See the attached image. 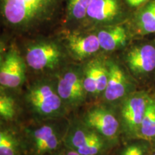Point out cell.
<instances>
[{
  "mask_svg": "<svg viewBox=\"0 0 155 155\" xmlns=\"http://www.w3.org/2000/svg\"><path fill=\"white\" fill-rule=\"evenodd\" d=\"M108 76L107 86L104 96L107 101L114 102L120 100L127 94L129 81L122 68L113 61H107Z\"/></svg>",
  "mask_w": 155,
  "mask_h": 155,
  "instance_id": "5bb4252c",
  "label": "cell"
},
{
  "mask_svg": "<svg viewBox=\"0 0 155 155\" xmlns=\"http://www.w3.org/2000/svg\"><path fill=\"white\" fill-rule=\"evenodd\" d=\"M25 101L31 113L45 121L61 119L67 113L56 81L50 79H39L31 83L25 94Z\"/></svg>",
  "mask_w": 155,
  "mask_h": 155,
  "instance_id": "7a4b0ae2",
  "label": "cell"
},
{
  "mask_svg": "<svg viewBox=\"0 0 155 155\" xmlns=\"http://www.w3.org/2000/svg\"><path fill=\"white\" fill-rule=\"evenodd\" d=\"M25 149V144L17 134L0 128V155H22Z\"/></svg>",
  "mask_w": 155,
  "mask_h": 155,
  "instance_id": "e0dca14e",
  "label": "cell"
},
{
  "mask_svg": "<svg viewBox=\"0 0 155 155\" xmlns=\"http://www.w3.org/2000/svg\"><path fill=\"white\" fill-rule=\"evenodd\" d=\"M20 107L16 98L6 93H0V121H12L18 118Z\"/></svg>",
  "mask_w": 155,
  "mask_h": 155,
  "instance_id": "d6986e66",
  "label": "cell"
},
{
  "mask_svg": "<svg viewBox=\"0 0 155 155\" xmlns=\"http://www.w3.org/2000/svg\"><path fill=\"white\" fill-rule=\"evenodd\" d=\"M52 121L27 131L28 145L32 155H48L63 146L67 129L63 130L61 126Z\"/></svg>",
  "mask_w": 155,
  "mask_h": 155,
  "instance_id": "277c9868",
  "label": "cell"
},
{
  "mask_svg": "<svg viewBox=\"0 0 155 155\" xmlns=\"http://www.w3.org/2000/svg\"><path fill=\"white\" fill-rule=\"evenodd\" d=\"M26 62L15 46L6 53L0 67V86L16 89L22 86L26 78Z\"/></svg>",
  "mask_w": 155,
  "mask_h": 155,
  "instance_id": "9c48e42d",
  "label": "cell"
},
{
  "mask_svg": "<svg viewBox=\"0 0 155 155\" xmlns=\"http://www.w3.org/2000/svg\"><path fill=\"white\" fill-rule=\"evenodd\" d=\"M147 147L142 143H133L126 146L119 155H147Z\"/></svg>",
  "mask_w": 155,
  "mask_h": 155,
  "instance_id": "44dd1931",
  "label": "cell"
},
{
  "mask_svg": "<svg viewBox=\"0 0 155 155\" xmlns=\"http://www.w3.org/2000/svg\"><path fill=\"white\" fill-rule=\"evenodd\" d=\"M7 50H8L7 49V45H6L5 42L3 40H0V67L5 60Z\"/></svg>",
  "mask_w": 155,
  "mask_h": 155,
  "instance_id": "cb8c5ba5",
  "label": "cell"
},
{
  "mask_svg": "<svg viewBox=\"0 0 155 155\" xmlns=\"http://www.w3.org/2000/svg\"><path fill=\"white\" fill-rule=\"evenodd\" d=\"M134 25L141 35L155 34V0L148 2L136 15Z\"/></svg>",
  "mask_w": 155,
  "mask_h": 155,
  "instance_id": "2e32d148",
  "label": "cell"
},
{
  "mask_svg": "<svg viewBox=\"0 0 155 155\" xmlns=\"http://www.w3.org/2000/svg\"><path fill=\"white\" fill-rule=\"evenodd\" d=\"M126 61L136 75H145L155 69V46L151 44L136 45L128 51Z\"/></svg>",
  "mask_w": 155,
  "mask_h": 155,
  "instance_id": "7c38bea8",
  "label": "cell"
},
{
  "mask_svg": "<svg viewBox=\"0 0 155 155\" xmlns=\"http://www.w3.org/2000/svg\"><path fill=\"white\" fill-rule=\"evenodd\" d=\"M123 15L121 0H91L86 17L95 24L111 25L121 20Z\"/></svg>",
  "mask_w": 155,
  "mask_h": 155,
  "instance_id": "30bf717a",
  "label": "cell"
},
{
  "mask_svg": "<svg viewBox=\"0 0 155 155\" xmlns=\"http://www.w3.org/2000/svg\"><path fill=\"white\" fill-rule=\"evenodd\" d=\"M125 1L129 7H132V8H138L141 6L144 5L150 0H125Z\"/></svg>",
  "mask_w": 155,
  "mask_h": 155,
  "instance_id": "603a6c76",
  "label": "cell"
},
{
  "mask_svg": "<svg viewBox=\"0 0 155 155\" xmlns=\"http://www.w3.org/2000/svg\"><path fill=\"white\" fill-rule=\"evenodd\" d=\"M63 59L61 48L52 40H41L30 45L26 50L25 58L27 65L38 72L58 68Z\"/></svg>",
  "mask_w": 155,
  "mask_h": 155,
  "instance_id": "5b68a950",
  "label": "cell"
},
{
  "mask_svg": "<svg viewBox=\"0 0 155 155\" xmlns=\"http://www.w3.org/2000/svg\"></svg>",
  "mask_w": 155,
  "mask_h": 155,
  "instance_id": "484cf974",
  "label": "cell"
},
{
  "mask_svg": "<svg viewBox=\"0 0 155 155\" xmlns=\"http://www.w3.org/2000/svg\"><path fill=\"white\" fill-rule=\"evenodd\" d=\"M57 91L68 108L79 107L86 101L83 69L69 67L57 75Z\"/></svg>",
  "mask_w": 155,
  "mask_h": 155,
  "instance_id": "8992f818",
  "label": "cell"
},
{
  "mask_svg": "<svg viewBox=\"0 0 155 155\" xmlns=\"http://www.w3.org/2000/svg\"><path fill=\"white\" fill-rule=\"evenodd\" d=\"M68 17L72 20H82L87 16L91 0H66Z\"/></svg>",
  "mask_w": 155,
  "mask_h": 155,
  "instance_id": "ffe728a7",
  "label": "cell"
},
{
  "mask_svg": "<svg viewBox=\"0 0 155 155\" xmlns=\"http://www.w3.org/2000/svg\"><path fill=\"white\" fill-rule=\"evenodd\" d=\"M81 121L96 131L109 143L116 140L119 130V121L111 110L104 106H94L84 114Z\"/></svg>",
  "mask_w": 155,
  "mask_h": 155,
  "instance_id": "52a82bcc",
  "label": "cell"
},
{
  "mask_svg": "<svg viewBox=\"0 0 155 155\" xmlns=\"http://www.w3.org/2000/svg\"><path fill=\"white\" fill-rule=\"evenodd\" d=\"M101 49L111 52L124 48L129 40L127 28L121 25H106L96 32Z\"/></svg>",
  "mask_w": 155,
  "mask_h": 155,
  "instance_id": "9a60e30c",
  "label": "cell"
},
{
  "mask_svg": "<svg viewBox=\"0 0 155 155\" xmlns=\"http://www.w3.org/2000/svg\"><path fill=\"white\" fill-rule=\"evenodd\" d=\"M108 141L81 121L68 126L63 145L81 155H102L107 151Z\"/></svg>",
  "mask_w": 155,
  "mask_h": 155,
  "instance_id": "3957f363",
  "label": "cell"
},
{
  "mask_svg": "<svg viewBox=\"0 0 155 155\" xmlns=\"http://www.w3.org/2000/svg\"><path fill=\"white\" fill-rule=\"evenodd\" d=\"M69 53L77 61L88 58L101 49L96 33H70L65 36Z\"/></svg>",
  "mask_w": 155,
  "mask_h": 155,
  "instance_id": "4fadbf2b",
  "label": "cell"
},
{
  "mask_svg": "<svg viewBox=\"0 0 155 155\" xmlns=\"http://www.w3.org/2000/svg\"><path fill=\"white\" fill-rule=\"evenodd\" d=\"M150 96L144 92L128 95L121 107L122 125L126 132L134 137L140 127Z\"/></svg>",
  "mask_w": 155,
  "mask_h": 155,
  "instance_id": "ba28073f",
  "label": "cell"
},
{
  "mask_svg": "<svg viewBox=\"0 0 155 155\" xmlns=\"http://www.w3.org/2000/svg\"><path fill=\"white\" fill-rule=\"evenodd\" d=\"M83 76L87 94L91 96L104 94L108 82L107 61L101 58H94L88 61L83 68Z\"/></svg>",
  "mask_w": 155,
  "mask_h": 155,
  "instance_id": "8fae6325",
  "label": "cell"
},
{
  "mask_svg": "<svg viewBox=\"0 0 155 155\" xmlns=\"http://www.w3.org/2000/svg\"><path fill=\"white\" fill-rule=\"evenodd\" d=\"M134 138L143 140L155 139V97H150L141 126Z\"/></svg>",
  "mask_w": 155,
  "mask_h": 155,
  "instance_id": "ac0fdd59",
  "label": "cell"
},
{
  "mask_svg": "<svg viewBox=\"0 0 155 155\" xmlns=\"http://www.w3.org/2000/svg\"><path fill=\"white\" fill-rule=\"evenodd\" d=\"M151 155H155V150L152 152V154H151Z\"/></svg>",
  "mask_w": 155,
  "mask_h": 155,
  "instance_id": "d4e9b609",
  "label": "cell"
},
{
  "mask_svg": "<svg viewBox=\"0 0 155 155\" xmlns=\"http://www.w3.org/2000/svg\"><path fill=\"white\" fill-rule=\"evenodd\" d=\"M48 155H81L80 154L75 152V151L71 150V149L68 148L65 146H63L61 147L59 150H58L55 152L50 154Z\"/></svg>",
  "mask_w": 155,
  "mask_h": 155,
  "instance_id": "7402d4cb",
  "label": "cell"
},
{
  "mask_svg": "<svg viewBox=\"0 0 155 155\" xmlns=\"http://www.w3.org/2000/svg\"><path fill=\"white\" fill-rule=\"evenodd\" d=\"M59 0H0V15L12 28L28 30L53 15Z\"/></svg>",
  "mask_w": 155,
  "mask_h": 155,
  "instance_id": "6da1fadb",
  "label": "cell"
}]
</instances>
